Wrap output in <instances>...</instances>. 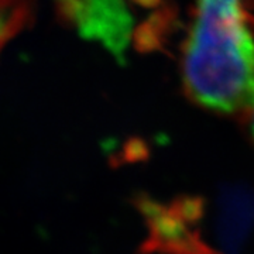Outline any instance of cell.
Instances as JSON below:
<instances>
[{
  "label": "cell",
  "instance_id": "8992f818",
  "mask_svg": "<svg viewBox=\"0 0 254 254\" xmlns=\"http://www.w3.org/2000/svg\"><path fill=\"white\" fill-rule=\"evenodd\" d=\"M250 131H252V137L254 140V109L252 110V120H250Z\"/></svg>",
  "mask_w": 254,
  "mask_h": 254
},
{
  "label": "cell",
  "instance_id": "277c9868",
  "mask_svg": "<svg viewBox=\"0 0 254 254\" xmlns=\"http://www.w3.org/2000/svg\"><path fill=\"white\" fill-rule=\"evenodd\" d=\"M253 232L254 190L245 182L223 184L216 196L218 253L242 254Z\"/></svg>",
  "mask_w": 254,
  "mask_h": 254
},
{
  "label": "cell",
  "instance_id": "7a4b0ae2",
  "mask_svg": "<svg viewBox=\"0 0 254 254\" xmlns=\"http://www.w3.org/2000/svg\"><path fill=\"white\" fill-rule=\"evenodd\" d=\"M58 9L81 34L100 41L118 58L123 57L133 26L125 0H58Z\"/></svg>",
  "mask_w": 254,
  "mask_h": 254
},
{
  "label": "cell",
  "instance_id": "3957f363",
  "mask_svg": "<svg viewBox=\"0 0 254 254\" xmlns=\"http://www.w3.org/2000/svg\"><path fill=\"white\" fill-rule=\"evenodd\" d=\"M136 206L148 226V236L140 253L219 254L216 249L203 242L198 230H190V225L171 209L148 195L137 196Z\"/></svg>",
  "mask_w": 254,
  "mask_h": 254
},
{
  "label": "cell",
  "instance_id": "5b68a950",
  "mask_svg": "<svg viewBox=\"0 0 254 254\" xmlns=\"http://www.w3.org/2000/svg\"><path fill=\"white\" fill-rule=\"evenodd\" d=\"M174 213L188 225H196L205 216V200L200 196L180 195L168 205Z\"/></svg>",
  "mask_w": 254,
  "mask_h": 254
},
{
  "label": "cell",
  "instance_id": "6da1fadb",
  "mask_svg": "<svg viewBox=\"0 0 254 254\" xmlns=\"http://www.w3.org/2000/svg\"><path fill=\"white\" fill-rule=\"evenodd\" d=\"M182 83L205 109H254V34L245 0H196L182 50Z\"/></svg>",
  "mask_w": 254,
  "mask_h": 254
}]
</instances>
